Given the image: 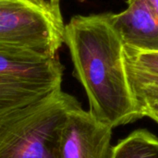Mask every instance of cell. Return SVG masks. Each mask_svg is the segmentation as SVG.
I'll list each match as a JSON object with an SVG mask.
<instances>
[{
  "label": "cell",
  "mask_w": 158,
  "mask_h": 158,
  "mask_svg": "<svg viewBox=\"0 0 158 158\" xmlns=\"http://www.w3.org/2000/svg\"><path fill=\"white\" fill-rule=\"evenodd\" d=\"M146 2L150 5V6L158 17V0H146Z\"/></svg>",
  "instance_id": "obj_10"
},
{
  "label": "cell",
  "mask_w": 158,
  "mask_h": 158,
  "mask_svg": "<svg viewBox=\"0 0 158 158\" xmlns=\"http://www.w3.org/2000/svg\"><path fill=\"white\" fill-rule=\"evenodd\" d=\"M51 2L55 3V4H57V5H60V0H50Z\"/></svg>",
  "instance_id": "obj_11"
},
{
  "label": "cell",
  "mask_w": 158,
  "mask_h": 158,
  "mask_svg": "<svg viewBox=\"0 0 158 158\" xmlns=\"http://www.w3.org/2000/svg\"><path fill=\"white\" fill-rule=\"evenodd\" d=\"M110 158H158V138L145 130L135 131L112 148Z\"/></svg>",
  "instance_id": "obj_7"
},
{
  "label": "cell",
  "mask_w": 158,
  "mask_h": 158,
  "mask_svg": "<svg viewBox=\"0 0 158 158\" xmlns=\"http://www.w3.org/2000/svg\"><path fill=\"white\" fill-rule=\"evenodd\" d=\"M64 31L60 5L49 0H0V44L56 56Z\"/></svg>",
  "instance_id": "obj_4"
},
{
  "label": "cell",
  "mask_w": 158,
  "mask_h": 158,
  "mask_svg": "<svg viewBox=\"0 0 158 158\" xmlns=\"http://www.w3.org/2000/svg\"><path fill=\"white\" fill-rule=\"evenodd\" d=\"M58 56L0 44V118L61 90Z\"/></svg>",
  "instance_id": "obj_3"
},
{
  "label": "cell",
  "mask_w": 158,
  "mask_h": 158,
  "mask_svg": "<svg viewBox=\"0 0 158 158\" xmlns=\"http://www.w3.org/2000/svg\"><path fill=\"white\" fill-rule=\"evenodd\" d=\"M110 17L125 45L158 53V17L146 0H127L126 9Z\"/></svg>",
  "instance_id": "obj_6"
},
{
  "label": "cell",
  "mask_w": 158,
  "mask_h": 158,
  "mask_svg": "<svg viewBox=\"0 0 158 158\" xmlns=\"http://www.w3.org/2000/svg\"><path fill=\"white\" fill-rule=\"evenodd\" d=\"M137 106L138 105L144 103V102H150V101H156L158 102V93L157 94H147V95H143L141 97H138L135 99Z\"/></svg>",
  "instance_id": "obj_9"
},
{
  "label": "cell",
  "mask_w": 158,
  "mask_h": 158,
  "mask_svg": "<svg viewBox=\"0 0 158 158\" xmlns=\"http://www.w3.org/2000/svg\"><path fill=\"white\" fill-rule=\"evenodd\" d=\"M108 12L72 17L65 25L64 44L88 96L89 111L114 129L142 118L124 66V44Z\"/></svg>",
  "instance_id": "obj_1"
},
{
  "label": "cell",
  "mask_w": 158,
  "mask_h": 158,
  "mask_svg": "<svg viewBox=\"0 0 158 158\" xmlns=\"http://www.w3.org/2000/svg\"><path fill=\"white\" fill-rule=\"evenodd\" d=\"M141 118L148 117L158 123V102L150 101L138 105Z\"/></svg>",
  "instance_id": "obj_8"
},
{
  "label": "cell",
  "mask_w": 158,
  "mask_h": 158,
  "mask_svg": "<svg viewBox=\"0 0 158 158\" xmlns=\"http://www.w3.org/2000/svg\"><path fill=\"white\" fill-rule=\"evenodd\" d=\"M81 106L57 91L0 118V158H59L64 126Z\"/></svg>",
  "instance_id": "obj_2"
},
{
  "label": "cell",
  "mask_w": 158,
  "mask_h": 158,
  "mask_svg": "<svg viewBox=\"0 0 158 158\" xmlns=\"http://www.w3.org/2000/svg\"><path fill=\"white\" fill-rule=\"evenodd\" d=\"M112 131L90 111L74 109L62 131L59 158H110Z\"/></svg>",
  "instance_id": "obj_5"
}]
</instances>
